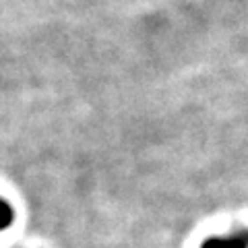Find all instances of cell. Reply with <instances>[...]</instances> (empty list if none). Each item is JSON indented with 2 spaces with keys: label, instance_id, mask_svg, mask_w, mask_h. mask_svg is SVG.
<instances>
[{
  "label": "cell",
  "instance_id": "cell-1",
  "mask_svg": "<svg viewBox=\"0 0 248 248\" xmlns=\"http://www.w3.org/2000/svg\"><path fill=\"white\" fill-rule=\"evenodd\" d=\"M201 248H248V230H238L236 234L207 238Z\"/></svg>",
  "mask_w": 248,
  "mask_h": 248
},
{
  "label": "cell",
  "instance_id": "cell-2",
  "mask_svg": "<svg viewBox=\"0 0 248 248\" xmlns=\"http://www.w3.org/2000/svg\"><path fill=\"white\" fill-rule=\"evenodd\" d=\"M13 221H15V211H13V207L6 203L4 199H0V232L9 230V228L13 226Z\"/></svg>",
  "mask_w": 248,
  "mask_h": 248
}]
</instances>
